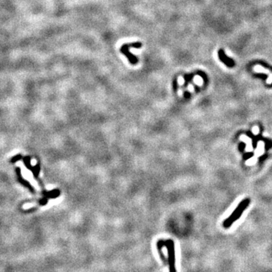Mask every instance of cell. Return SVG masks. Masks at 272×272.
<instances>
[{
    "mask_svg": "<svg viewBox=\"0 0 272 272\" xmlns=\"http://www.w3.org/2000/svg\"><path fill=\"white\" fill-rule=\"evenodd\" d=\"M218 56H219V60L222 62V63H224L227 67L232 68L235 66V62H234V61L233 60L232 58H229V57H227V55H226L225 52L224 51V49H222V48H221V49L219 50V52H218Z\"/></svg>",
    "mask_w": 272,
    "mask_h": 272,
    "instance_id": "277c9868",
    "label": "cell"
},
{
    "mask_svg": "<svg viewBox=\"0 0 272 272\" xmlns=\"http://www.w3.org/2000/svg\"><path fill=\"white\" fill-rule=\"evenodd\" d=\"M142 46V43L140 42H133V43L130 44H125L123 46L120 48V52L123 54H124L127 58L129 59V61L132 64H136L138 62V58L136 56H135L133 54H132L129 52V48L130 47H133L135 48H139Z\"/></svg>",
    "mask_w": 272,
    "mask_h": 272,
    "instance_id": "3957f363",
    "label": "cell"
},
{
    "mask_svg": "<svg viewBox=\"0 0 272 272\" xmlns=\"http://www.w3.org/2000/svg\"><path fill=\"white\" fill-rule=\"evenodd\" d=\"M256 63H258V64H262V66L264 67H265V68H268V69H269V70H272V67H271V66H269V65L268 64L265 63V62H263V61H257V62H256Z\"/></svg>",
    "mask_w": 272,
    "mask_h": 272,
    "instance_id": "5b68a950",
    "label": "cell"
},
{
    "mask_svg": "<svg viewBox=\"0 0 272 272\" xmlns=\"http://www.w3.org/2000/svg\"><path fill=\"white\" fill-rule=\"evenodd\" d=\"M249 203H250V200L249 198L244 199L243 200L241 201L239 203V205L237 206V207L232 212V214L223 222V227L226 229L229 228L232 225L234 222L238 220L241 216V215L243 214V212H244V210L248 207Z\"/></svg>",
    "mask_w": 272,
    "mask_h": 272,
    "instance_id": "7a4b0ae2",
    "label": "cell"
},
{
    "mask_svg": "<svg viewBox=\"0 0 272 272\" xmlns=\"http://www.w3.org/2000/svg\"><path fill=\"white\" fill-rule=\"evenodd\" d=\"M158 249L165 246L167 249L168 264H169V272H176L175 267V243L173 240H159L156 243Z\"/></svg>",
    "mask_w": 272,
    "mask_h": 272,
    "instance_id": "6da1fadb",
    "label": "cell"
}]
</instances>
